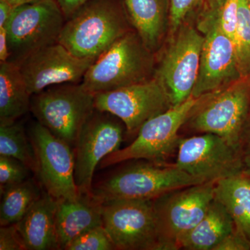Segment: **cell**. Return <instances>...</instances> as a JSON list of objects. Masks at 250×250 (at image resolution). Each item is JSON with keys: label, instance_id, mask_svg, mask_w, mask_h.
Here are the masks:
<instances>
[{"label": "cell", "instance_id": "8fae6325", "mask_svg": "<svg viewBox=\"0 0 250 250\" xmlns=\"http://www.w3.org/2000/svg\"><path fill=\"white\" fill-rule=\"evenodd\" d=\"M102 205L103 225L116 250H159L153 200H117Z\"/></svg>", "mask_w": 250, "mask_h": 250}, {"label": "cell", "instance_id": "7a4b0ae2", "mask_svg": "<svg viewBox=\"0 0 250 250\" xmlns=\"http://www.w3.org/2000/svg\"><path fill=\"white\" fill-rule=\"evenodd\" d=\"M154 72L153 52L130 30L93 62L81 83L91 93H104L150 80Z\"/></svg>", "mask_w": 250, "mask_h": 250}, {"label": "cell", "instance_id": "cb8c5ba5", "mask_svg": "<svg viewBox=\"0 0 250 250\" xmlns=\"http://www.w3.org/2000/svg\"><path fill=\"white\" fill-rule=\"evenodd\" d=\"M0 155L18 159L36 172V161L32 143L26 134L24 126L18 121L0 125Z\"/></svg>", "mask_w": 250, "mask_h": 250}, {"label": "cell", "instance_id": "5bb4252c", "mask_svg": "<svg viewBox=\"0 0 250 250\" xmlns=\"http://www.w3.org/2000/svg\"><path fill=\"white\" fill-rule=\"evenodd\" d=\"M175 165L204 182H218L244 170L241 151L223 138L205 133L180 139Z\"/></svg>", "mask_w": 250, "mask_h": 250}, {"label": "cell", "instance_id": "74e56055", "mask_svg": "<svg viewBox=\"0 0 250 250\" xmlns=\"http://www.w3.org/2000/svg\"><path fill=\"white\" fill-rule=\"evenodd\" d=\"M226 1V0H207L206 4H209V5H216L220 4L223 3L224 1Z\"/></svg>", "mask_w": 250, "mask_h": 250}, {"label": "cell", "instance_id": "484cf974", "mask_svg": "<svg viewBox=\"0 0 250 250\" xmlns=\"http://www.w3.org/2000/svg\"><path fill=\"white\" fill-rule=\"evenodd\" d=\"M242 78L250 76V11L248 0H238V21L233 40Z\"/></svg>", "mask_w": 250, "mask_h": 250}, {"label": "cell", "instance_id": "83f0119b", "mask_svg": "<svg viewBox=\"0 0 250 250\" xmlns=\"http://www.w3.org/2000/svg\"><path fill=\"white\" fill-rule=\"evenodd\" d=\"M114 245L103 225L85 231L69 243L65 250H113Z\"/></svg>", "mask_w": 250, "mask_h": 250}, {"label": "cell", "instance_id": "d590c367", "mask_svg": "<svg viewBox=\"0 0 250 250\" xmlns=\"http://www.w3.org/2000/svg\"><path fill=\"white\" fill-rule=\"evenodd\" d=\"M9 2V4L14 6V7L22 6L24 4H32V3L38 2V1H42V0H5Z\"/></svg>", "mask_w": 250, "mask_h": 250}, {"label": "cell", "instance_id": "4316f807", "mask_svg": "<svg viewBox=\"0 0 250 250\" xmlns=\"http://www.w3.org/2000/svg\"><path fill=\"white\" fill-rule=\"evenodd\" d=\"M207 0H169V36L173 35L179 28L194 15H198Z\"/></svg>", "mask_w": 250, "mask_h": 250}, {"label": "cell", "instance_id": "e575fe53", "mask_svg": "<svg viewBox=\"0 0 250 250\" xmlns=\"http://www.w3.org/2000/svg\"><path fill=\"white\" fill-rule=\"evenodd\" d=\"M241 149L243 156L250 153V116L242 138Z\"/></svg>", "mask_w": 250, "mask_h": 250}, {"label": "cell", "instance_id": "f546056e", "mask_svg": "<svg viewBox=\"0 0 250 250\" xmlns=\"http://www.w3.org/2000/svg\"><path fill=\"white\" fill-rule=\"evenodd\" d=\"M0 250H27L16 224L1 226Z\"/></svg>", "mask_w": 250, "mask_h": 250}, {"label": "cell", "instance_id": "8992f818", "mask_svg": "<svg viewBox=\"0 0 250 250\" xmlns=\"http://www.w3.org/2000/svg\"><path fill=\"white\" fill-rule=\"evenodd\" d=\"M216 182L172 190L153 200L159 250L180 249V243L205 216L215 199Z\"/></svg>", "mask_w": 250, "mask_h": 250}, {"label": "cell", "instance_id": "603a6c76", "mask_svg": "<svg viewBox=\"0 0 250 250\" xmlns=\"http://www.w3.org/2000/svg\"><path fill=\"white\" fill-rule=\"evenodd\" d=\"M42 194L35 181L31 178L5 189L1 192V226L18 223Z\"/></svg>", "mask_w": 250, "mask_h": 250}, {"label": "cell", "instance_id": "d6986e66", "mask_svg": "<svg viewBox=\"0 0 250 250\" xmlns=\"http://www.w3.org/2000/svg\"><path fill=\"white\" fill-rule=\"evenodd\" d=\"M123 2L130 24L154 53L168 31L169 0H123Z\"/></svg>", "mask_w": 250, "mask_h": 250}, {"label": "cell", "instance_id": "4dcf8cb0", "mask_svg": "<svg viewBox=\"0 0 250 250\" xmlns=\"http://www.w3.org/2000/svg\"><path fill=\"white\" fill-rule=\"evenodd\" d=\"M250 242L237 227L213 250H249Z\"/></svg>", "mask_w": 250, "mask_h": 250}, {"label": "cell", "instance_id": "277c9868", "mask_svg": "<svg viewBox=\"0 0 250 250\" xmlns=\"http://www.w3.org/2000/svg\"><path fill=\"white\" fill-rule=\"evenodd\" d=\"M95 95L82 83L52 85L31 96L30 111L38 123L74 149L95 110Z\"/></svg>", "mask_w": 250, "mask_h": 250}, {"label": "cell", "instance_id": "5b68a950", "mask_svg": "<svg viewBox=\"0 0 250 250\" xmlns=\"http://www.w3.org/2000/svg\"><path fill=\"white\" fill-rule=\"evenodd\" d=\"M210 95L190 97L183 103L151 118L143 125L137 137L129 146L106 156L100 163V167L103 168L134 159L159 162L166 159L178 147L180 128Z\"/></svg>", "mask_w": 250, "mask_h": 250}, {"label": "cell", "instance_id": "44dd1931", "mask_svg": "<svg viewBox=\"0 0 250 250\" xmlns=\"http://www.w3.org/2000/svg\"><path fill=\"white\" fill-rule=\"evenodd\" d=\"M31 99L17 64L0 62V125L17 121L30 111Z\"/></svg>", "mask_w": 250, "mask_h": 250}, {"label": "cell", "instance_id": "9a60e30c", "mask_svg": "<svg viewBox=\"0 0 250 250\" xmlns=\"http://www.w3.org/2000/svg\"><path fill=\"white\" fill-rule=\"evenodd\" d=\"M94 62L79 58L57 42L29 54L17 65L32 96L52 85L81 83Z\"/></svg>", "mask_w": 250, "mask_h": 250}, {"label": "cell", "instance_id": "ac0fdd59", "mask_svg": "<svg viewBox=\"0 0 250 250\" xmlns=\"http://www.w3.org/2000/svg\"><path fill=\"white\" fill-rule=\"evenodd\" d=\"M58 201L44 192L16 227L27 250H60L55 215Z\"/></svg>", "mask_w": 250, "mask_h": 250}, {"label": "cell", "instance_id": "d6a6232c", "mask_svg": "<svg viewBox=\"0 0 250 250\" xmlns=\"http://www.w3.org/2000/svg\"><path fill=\"white\" fill-rule=\"evenodd\" d=\"M9 58V45L6 27H0V62H8Z\"/></svg>", "mask_w": 250, "mask_h": 250}, {"label": "cell", "instance_id": "9c48e42d", "mask_svg": "<svg viewBox=\"0 0 250 250\" xmlns=\"http://www.w3.org/2000/svg\"><path fill=\"white\" fill-rule=\"evenodd\" d=\"M170 37L154 76L165 85L174 106L192 96L198 77L205 36L188 22Z\"/></svg>", "mask_w": 250, "mask_h": 250}, {"label": "cell", "instance_id": "3957f363", "mask_svg": "<svg viewBox=\"0 0 250 250\" xmlns=\"http://www.w3.org/2000/svg\"><path fill=\"white\" fill-rule=\"evenodd\" d=\"M175 164L140 163L129 166L92 187L90 195L103 204L117 200H155L177 189L205 183Z\"/></svg>", "mask_w": 250, "mask_h": 250}, {"label": "cell", "instance_id": "52a82bcc", "mask_svg": "<svg viewBox=\"0 0 250 250\" xmlns=\"http://www.w3.org/2000/svg\"><path fill=\"white\" fill-rule=\"evenodd\" d=\"M250 116V76L211 94L188 121L192 129L218 135L241 152Z\"/></svg>", "mask_w": 250, "mask_h": 250}, {"label": "cell", "instance_id": "7c38bea8", "mask_svg": "<svg viewBox=\"0 0 250 250\" xmlns=\"http://www.w3.org/2000/svg\"><path fill=\"white\" fill-rule=\"evenodd\" d=\"M29 138L35 154V174L42 188L57 201L81 195L75 180L73 149L40 123L31 126Z\"/></svg>", "mask_w": 250, "mask_h": 250}, {"label": "cell", "instance_id": "f35d334b", "mask_svg": "<svg viewBox=\"0 0 250 250\" xmlns=\"http://www.w3.org/2000/svg\"><path fill=\"white\" fill-rule=\"evenodd\" d=\"M248 6H249V9H250V0H248Z\"/></svg>", "mask_w": 250, "mask_h": 250}, {"label": "cell", "instance_id": "30bf717a", "mask_svg": "<svg viewBox=\"0 0 250 250\" xmlns=\"http://www.w3.org/2000/svg\"><path fill=\"white\" fill-rule=\"evenodd\" d=\"M95 108L119 118L128 134H138L146 122L172 107L170 95L161 80H150L95 95Z\"/></svg>", "mask_w": 250, "mask_h": 250}, {"label": "cell", "instance_id": "4fadbf2b", "mask_svg": "<svg viewBox=\"0 0 250 250\" xmlns=\"http://www.w3.org/2000/svg\"><path fill=\"white\" fill-rule=\"evenodd\" d=\"M123 123L108 112L95 108L82 126L73 149L75 180L80 193L90 194L97 166L120 149Z\"/></svg>", "mask_w": 250, "mask_h": 250}, {"label": "cell", "instance_id": "f1b7e54d", "mask_svg": "<svg viewBox=\"0 0 250 250\" xmlns=\"http://www.w3.org/2000/svg\"><path fill=\"white\" fill-rule=\"evenodd\" d=\"M31 170L14 158L0 155V190L1 192L11 186L30 178ZM32 172V171H31Z\"/></svg>", "mask_w": 250, "mask_h": 250}, {"label": "cell", "instance_id": "ba28073f", "mask_svg": "<svg viewBox=\"0 0 250 250\" xmlns=\"http://www.w3.org/2000/svg\"><path fill=\"white\" fill-rule=\"evenodd\" d=\"M65 21L57 0H42L15 8L4 26L8 62L17 64L33 52L58 42Z\"/></svg>", "mask_w": 250, "mask_h": 250}, {"label": "cell", "instance_id": "ffe728a7", "mask_svg": "<svg viewBox=\"0 0 250 250\" xmlns=\"http://www.w3.org/2000/svg\"><path fill=\"white\" fill-rule=\"evenodd\" d=\"M235 227L228 209L215 197L201 221L181 241L180 249L213 250Z\"/></svg>", "mask_w": 250, "mask_h": 250}, {"label": "cell", "instance_id": "d4e9b609", "mask_svg": "<svg viewBox=\"0 0 250 250\" xmlns=\"http://www.w3.org/2000/svg\"><path fill=\"white\" fill-rule=\"evenodd\" d=\"M238 21V0H226L216 5L205 4L197 15V27L213 25L233 40Z\"/></svg>", "mask_w": 250, "mask_h": 250}, {"label": "cell", "instance_id": "836d02e7", "mask_svg": "<svg viewBox=\"0 0 250 250\" xmlns=\"http://www.w3.org/2000/svg\"><path fill=\"white\" fill-rule=\"evenodd\" d=\"M15 8L5 0H0V27L6 25Z\"/></svg>", "mask_w": 250, "mask_h": 250}, {"label": "cell", "instance_id": "1f68e13d", "mask_svg": "<svg viewBox=\"0 0 250 250\" xmlns=\"http://www.w3.org/2000/svg\"><path fill=\"white\" fill-rule=\"evenodd\" d=\"M91 0H57L65 20L69 19L79 9Z\"/></svg>", "mask_w": 250, "mask_h": 250}, {"label": "cell", "instance_id": "2e32d148", "mask_svg": "<svg viewBox=\"0 0 250 250\" xmlns=\"http://www.w3.org/2000/svg\"><path fill=\"white\" fill-rule=\"evenodd\" d=\"M196 27L205 36V41L192 96L200 98L223 89L243 78L233 41L215 26Z\"/></svg>", "mask_w": 250, "mask_h": 250}, {"label": "cell", "instance_id": "8d00e7d4", "mask_svg": "<svg viewBox=\"0 0 250 250\" xmlns=\"http://www.w3.org/2000/svg\"><path fill=\"white\" fill-rule=\"evenodd\" d=\"M244 171L250 176V153L243 156Z\"/></svg>", "mask_w": 250, "mask_h": 250}, {"label": "cell", "instance_id": "7402d4cb", "mask_svg": "<svg viewBox=\"0 0 250 250\" xmlns=\"http://www.w3.org/2000/svg\"><path fill=\"white\" fill-rule=\"evenodd\" d=\"M215 198L250 242V176L244 170L215 184Z\"/></svg>", "mask_w": 250, "mask_h": 250}, {"label": "cell", "instance_id": "6da1fadb", "mask_svg": "<svg viewBox=\"0 0 250 250\" xmlns=\"http://www.w3.org/2000/svg\"><path fill=\"white\" fill-rule=\"evenodd\" d=\"M123 0H91L66 20L58 42L74 55L96 60L131 30Z\"/></svg>", "mask_w": 250, "mask_h": 250}, {"label": "cell", "instance_id": "e0dca14e", "mask_svg": "<svg viewBox=\"0 0 250 250\" xmlns=\"http://www.w3.org/2000/svg\"><path fill=\"white\" fill-rule=\"evenodd\" d=\"M103 205L91 195L81 193L75 200L58 201L56 229L60 250L85 231L103 225Z\"/></svg>", "mask_w": 250, "mask_h": 250}]
</instances>
